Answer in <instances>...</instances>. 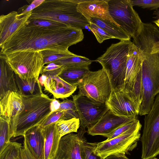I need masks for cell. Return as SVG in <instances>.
Segmentation results:
<instances>
[{
    "label": "cell",
    "mask_w": 159,
    "mask_h": 159,
    "mask_svg": "<svg viewBox=\"0 0 159 159\" xmlns=\"http://www.w3.org/2000/svg\"><path fill=\"white\" fill-rule=\"evenodd\" d=\"M84 38L82 30L70 27L50 28L27 23L0 47V54L31 50H68L69 47Z\"/></svg>",
    "instance_id": "cell-1"
},
{
    "label": "cell",
    "mask_w": 159,
    "mask_h": 159,
    "mask_svg": "<svg viewBox=\"0 0 159 159\" xmlns=\"http://www.w3.org/2000/svg\"><path fill=\"white\" fill-rule=\"evenodd\" d=\"M23 96L24 107L10 122L11 136L25 135L30 128L39 125L52 112L50 98L43 92Z\"/></svg>",
    "instance_id": "cell-2"
},
{
    "label": "cell",
    "mask_w": 159,
    "mask_h": 159,
    "mask_svg": "<svg viewBox=\"0 0 159 159\" xmlns=\"http://www.w3.org/2000/svg\"><path fill=\"white\" fill-rule=\"evenodd\" d=\"M81 0H44L32 11L29 19L50 20L64 24L69 27L82 30L90 22L77 10Z\"/></svg>",
    "instance_id": "cell-3"
},
{
    "label": "cell",
    "mask_w": 159,
    "mask_h": 159,
    "mask_svg": "<svg viewBox=\"0 0 159 159\" xmlns=\"http://www.w3.org/2000/svg\"><path fill=\"white\" fill-rule=\"evenodd\" d=\"M146 57L143 52L131 43L126 64L122 91L140 109L143 93L142 65Z\"/></svg>",
    "instance_id": "cell-4"
},
{
    "label": "cell",
    "mask_w": 159,
    "mask_h": 159,
    "mask_svg": "<svg viewBox=\"0 0 159 159\" xmlns=\"http://www.w3.org/2000/svg\"><path fill=\"white\" fill-rule=\"evenodd\" d=\"M132 42L129 39L113 43L95 60L110 74L113 89L121 90L123 89L127 59Z\"/></svg>",
    "instance_id": "cell-5"
},
{
    "label": "cell",
    "mask_w": 159,
    "mask_h": 159,
    "mask_svg": "<svg viewBox=\"0 0 159 159\" xmlns=\"http://www.w3.org/2000/svg\"><path fill=\"white\" fill-rule=\"evenodd\" d=\"M4 55L10 67L21 79L28 82L39 81L44 66L41 50H25Z\"/></svg>",
    "instance_id": "cell-6"
},
{
    "label": "cell",
    "mask_w": 159,
    "mask_h": 159,
    "mask_svg": "<svg viewBox=\"0 0 159 159\" xmlns=\"http://www.w3.org/2000/svg\"><path fill=\"white\" fill-rule=\"evenodd\" d=\"M78 87V93L100 103H106L113 89L110 75L103 67L97 71L89 70Z\"/></svg>",
    "instance_id": "cell-7"
},
{
    "label": "cell",
    "mask_w": 159,
    "mask_h": 159,
    "mask_svg": "<svg viewBox=\"0 0 159 159\" xmlns=\"http://www.w3.org/2000/svg\"><path fill=\"white\" fill-rule=\"evenodd\" d=\"M143 99L139 115L145 116L150 111L155 96L159 93V54L146 57L142 65Z\"/></svg>",
    "instance_id": "cell-8"
},
{
    "label": "cell",
    "mask_w": 159,
    "mask_h": 159,
    "mask_svg": "<svg viewBox=\"0 0 159 159\" xmlns=\"http://www.w3.org/2000/svg\"><path fill=\"white\" fill-rule=\"evenodd\" d=\"M142 159H151L159 154V93L149 113L145 115L143 134Z\"/></svg>",
    "instance_id": "cell-9"
},
{
    "label": "cell",
    "mask_w": 159,
    "mask_h": 159,
    "mask_svg": "<svg viewBox=\"0 0 159 159\" xmlns=\"http://www.w3.org/2000/svg\"><path fill=\"white\" fill-rule=\"evenodd\" d=\"M109 11L114 21L131 38L140 31L143 22L131 0H108Z\"/></svg>",
    "instance_id": "cell-10"
},
{
    "label": "cell",
    "mask_w": 159,
    "mask_h": 159,
    "mask_svg": "<svg viewBox=\"0 0 159 159\" xmlns=\"http://www.w3.org/2000/svg\"><path fill=\"white\" fill-rule=\"evenodd\" d=\"M142 125L139 122L136 125L120 135L110 140L96 143L93 150L95 155L104 159L111 155L129 154L137 146L140 137Z\"/></svg>",
    "instance_id": "cell-11"
},
{
    "label": "cell",
    "mask_w": 159,
    "mask_h": 159,
    "mask_svg": "<svg viewBox=\"0 0 159 159\" xmlns=\"http://www.w3.org/2000/svg\"><path fill=\"white\" fill-rule=\"evenodd\" d=\"M80 126L85 128L97 123L109 109L106 103L95 102L80 94L72 96Z\"/></svg>",
    "instance_id": "cell-12"
},
{
    "label": "cell",
    "mask_w": 159,
    "mask_h": 159,
    "mask_svg": "<svg viewBox=\"0 0 159 159\" xmlns=\"http://www.w3.org/2000/svg\"><path fill=\"white\" fill-rule=\"evenodd\" d=\"M85 128L80 126L77 134H67L60 139L55 159H86L82 145Z\"/></svg>",
    "instance_id": "cell-13"
},
{
    "label": "cell",
    "mask_w": 159,
    "mask_h": 159,
    "mask_svg": "<svg viewBox=\"0 0 159 159\" xmlns=\"http://www.w3.org/2000/svg\"><path fill=\"white\" fill-rule=\"evenodd\" d=\"M137 119V117L117 115L108 109L95 124L88 127L87 132L92 136L105 137L120 126Z\"/></svg>",
    "instance_id": "cell-14"
},
{
    "label": "cell",
    "mask_w": 159,
    "mask_h": 159,
    "mask_svg": "<svg viewBox=\"0 0 159 159\" xmlns=\"http://www.w3.org/2000/svg\"><path fill=\"white\" fill-rule=\"evenodd\" d=\"M32 11L18 14L12 11L0 16V47L14 33L23 27L31 16Z\"/></svg>",
    "instance_id": "cell-15"
},
{
    "label": "cell",
    "mask_w": 159,
    "mask_h": 159,
    "mask_svg": "<svg viewBox=\"0 0 159 159\" xmlns=\"http://www.w3.org/2000/svg\"><path fill=\"white\" fill-rule=\"evenodd\" d=\"M77 9L89 21L92 18H96L120 27L110 15L108 0H81L77 4Z\"/></svg>",
    "instance_id": "cell-16"
},
{
    "label": "cell",
    "mask_w": 159,
    "mask_h": 159,
    "mask_svg": "<svg viewBox=\"0 0 159 159\" xmlns=\"http://www.w3.org/2000/svg\"><path fill=\"white\" fill-rule=\"evenodd\" d=\"M106 104L109 109L117 115L137 117L139 114V111L133 102L119 89H113Z\"/></svg>",
    "instance_id": "cell-17"
},
{
    "label": "cell",
    "mask_w": 159,
    "mask_h": 159,
    "mask_svg": "<svg viewBox=\"0 0 159 159\" xmlns=\"http://www.w3.org/2000/svg\"><path fill=\"white\" fill-rule=\"evenodd\" d=\"M159 42V28L151 23H143L140 31L132 43L147 57L151 54L152 49Z\"/></svg>",
    "instance_id": "cell-18"
},
{
    "label": "cell",
    "mask_w": 159,
    "mask_h": 159,
    "mask_svg": "<svg viewBox=\"0 0 159 159\" xmlns=\"http://www.w3.org/2000/svg\"><path fill=\"white\" fill-rule=\"evenodd\" d=\"M0 118L8 120L23 109L22 95L18 92L8 91L0 99Z\"/></svg>",
    "instance_id": "cell-19"
},
{
    "label": "cell",
    "mask_w": 159,
    "mask_h": 159,
    "mask_svg": "<svg viewBox=\"0 0 159 159\" xmlns=\"http://www.w3.org/2000/svg\"><path fill=\"white\" fill-rule=\"evenodd\" d=\"M44 86L45 89L52 94L55 98H63L70 96L78 86L68 83L58 76H54L47 77Z\"/></svg>",
    "instance_id": "cell-20"
},
{
    "label": "cell",
    "mask_w": 159,
    "mask_h": 159,
    "mask_svg": "<svg viewBox=\"0 0 159 159\" xmlns=\"http://www.w3.org/2000/svg\"><path fill=\"white\" fill-rule=\"evenodd\" d=\"M27 146L37 159H44V139L39 125L29 129L24 136Z\"/></svg>",
    "instance_id": "cell-21"
},
{
    "label": "cell",
    "mask_w": 159,
    "mask_h": 159,
    "mask_svg": "<svg viewBox=\"0 0 159 159\" xmlns=\"http://www.w3.org/2000/svg\"><path fill=\"white\" fill-rule=\"evenodd\" d=\"M15 74L7 63L5 55L0 56V99L7 92H18L16 81Z\"/></svg>",
    "instance_id": "cell-22"
},
{
    "label": "cell",
    "mask_w": 159,
    "mask_h": 159,
    "mask_svg": "<svg viewBox=\"0 0 159 159\" xmlns=\"http://www.w3.org/2000/svg\"><path fill=\"white\" fill-rule=\"evenodd\" d=\"M44 139V159H55L60 137L56 123L42 128Z\"/></svg>",
    "instance_id": "cell-23"
},
{
    "label": "cell",
    "mask_w": 159,
    "mask_h": 159,
    "mask_svg": "<svg viewBox=\"0 0 159 159\" xmlns=\"http://www.w3.org/2000/svg\"><path fill=\"white\" fill-rule=\"evenodd\" d=\"M89 70L88 66H64L58 76L68 83L78 86Z\"/></svg>",
    "instance_id": "cell-24"
},
{
    "label": "cell",
    "mask_w": 159,
    "mask_h": 159,
    "mask_svg": "<svg viewBox=\"0 0 159 159\" xmlns=\"http://www.w3.org/2000/svg\"><path fill=\"white\" fill-rule=\"evenodd\" d=\"M90 22L96 24L102 28L114 39L120 41L130 39V36L120 27L110 22L96 18H92Z\"/></svg>",
    "instance_id": "cell-25"
},
{
    "label": "cell",
    "mask_w": 159,
    "mask_h": 159,
    "mask_svg": "<svg viewBox=\"0 0 159 159\" xmlns=\"http://www.w3.org/2000/svg\"><path fill=\"white\" fill-rule=\"evenodd\" d=\"M15 78L18 92L22 95L30 96L43 92L39 81L28 82L22 79L16 74Z\"/></svg>",
    "instance_id": "cell-26"
},
{
    "label": "cell",
    "mask_w": 159,
    "mask_h": 159,
    "mask_svg": "<svg viewBox=\"0 0 159 159\" xmlns=\"http://www.w3.org/2000/svg\"><path fill=\"white\" fill-rule=\"evenodd\" d=\"M56 125L61 138L69 134L77 132L80 126V121L79 118H73L60 120L56 123Z\"/></svg>",
    "instance_id": "cell-27"
},
{
    "label": "cell",
    "mask_w": 159,
    "mask_h": 159,
    "mask_svg": "<svg viewBox=\"0 0 159 159\" xmlns=\"http://www.w3.org/2000/svg\"><path fill=\"white\" fill-rule=\"evenodd\" d=\"M43 57L44 65L51 62L76 55L68 50L44 49L41 50Z\"/></svg>",
    "instance_id": "cell-28"
},
{
    "label": "cell",
    "mask_w": 159,
    "mask_h": 159,
    "mask_svg": "<svg viewBox=\"0 0 159 159\" xmlns=\"http://www.w3.org/2000/svg\"><path fill=\"white\" fill-rule=\"evenodd\" d=\"M93 61L89 58L76 55L67 58H64L53 62L63 66H88Z\"/></svg>",
    "instance_id": "cell-29"
},
{
    "label": "cell",
    "mask_w": 159,
    "mask_h": 159,
    "mask_svg": "<svg viewBox=\"0 0 159 159\" xmlns=\"http://www.w3.org/2000/svg\"><path fill=\"white\" fill-rule=\"evenodd\" d=\"M10 120L0 118V153L10 142Z\"/></svg>",
    "instance_id": "cell-30"
},
{
    "label": "cell",
    "mask_w": 159,
    "mask_h": 159,
    "mask_svg": "<svg viewBox=\"0 0 159 159\" xmlns=\"http://www.w3.org/2000/svg\"><path fill=\"white\" fill-rule=\"evenodd\" d=\"M22 146L16 142H10L0 153V159H16Z\"/></svg>",
    "instance_id": "cell-31"
},
{
    "label": "cell",
    "mask_w": 159,
    "mask_h": 159,
    "mask_svg": "<svg viewBox=\"0 0 159 159\" xmlns=\"http://www.w3.org/2000/svg\"><path fill=\"white\" fill-rule=\"evenodd\" d=\"M58 110L64 111L65 120L73 118H79L73 100L66 99L60 102V107Z\"/></svg>",
    "instance_id": "cell-32"
},
{
    "label": "cell",
    "mask_w": 159,
    "mask_h": 159,
    "mask_svg": "<svg viewBox=\"0 0 159 159\" xmlns=\"http://www.w3.org/2000/svg\"><path fill=\"white\" fill-rule=\"evenodd\" d=\"M27 23L30 25L50 28H58L69 27L58 22L41 19H29Z\"/></svg>",
    "instance_id": "cell-33"
},
{
    "label": "cell",
    "mask_w": 159,
    "mask_h": 159,
    "mask_svg": "<svg viewBox=\"0 0 159 159\" xmlns=\"http://www.w3.org/2000/svg\"><path fill=\"white\" fill-rule=\"evenodd\" d=\"M88 26L94 34L98 42L100 43H102L106 40L114 39L113 36L93 23L90 22Z\"/></svg>",
    "instance_id": "cell-34"
},
{
    "label": "cell",
    "mask_w": 159,
    "mask_h": 159,
    "mask_svg": "<svg viewBox=\"0 0 159 159\" xmlns=\"http://www.w3.org/2000/svg\"><path fill=\"white\" fill-rule=\"evenodd\" d=\"M62 120H65L64 111L58 110L51 112L39 125L43 128Z\"/></svg>",
    "instance_id": "cell-35"
},
{
    "label": "cell",
    "mask_w": 159,
    "mask_h": 159,
    "mask_svg": "<svg viewBox=\"0 0 159 159\" xmlns=\"http://www.w3.org/2000/svg\"><path fill=\"white\" fill-rule=\"evenodd\" d=\"M140 122L136 119L133 120L126 123L120 126L109 134L105 136L107 138L106 141L113 139L123 134L128 129L134 126Z\"/></svg>",
    "instance_id": "cell-36"
},
{
    "label": "cell",
    "mask_w": 159,
    "mask_h": 159,
    "mask_svg": "<svg viewBox=\"0 0 159 159\" xmlns=\"http://www.w3.org/2000/svg\"><path fill=\"white\" fill-rule=\"evenodd\" d=\"M64 66L51 62L43 67L41 73L47 77L49 76H58L61 72Z\"/></svg>",
    "instance_id": "cell-37"
},
{
    "label": "cell",
    "mask_w": 159,
    "mask_h": 159,
    "mask_svg": "<svg viewBox=\"0 0 159 159\" xmlns=\"http://www.w3.org/2000/svg\"><path fill=\"white\" fill-rule=\"evenodd\" d=\"M133 6H137L143 9L156 10L159 8V0H131Z\"/></svg>",
    "instance_id": "cell-38"
},
{
    "label": "cell",
    "mask_w": 159,
    "mask_h": 159,
    "mask_svg": "<svg viewBox=\"0 0 159 159\" xmlns=\"http://www.w3.org/2000/svg\"><path fill=\"white\" fill-rule=\"evenodd\" d=\"M96 145V143H89L86 140L83 143L82 146L86 159H102L100 157L94 153L93 150Z\"/></svg>",
    "instance_id": "cell-39"
},
{
    "label": "cell",
    "mask_w": 159,
    "mask_h": 159,
    "mask_svg": "<svg viewBox=\"0 0 159 159\" xmlns=\"http://www.w3.org/2000/svg\"><path fill=\"white\" fill-rule=\"evenodd\" d=\"M16 159H37L29 150L24 139L23 146Z\"/></svg>",
    "instance_id": "cell-40"
},
{
    "label": "cell",
    "mask_w": 159,
    "mask_h": 159,
    "mask_svg": "<svg viewBox=\"0 0 159 159\" xmlns=\"http://www.w3.org/2000/svg\"><path fill=\"white\" fill-rule=\"evenodd\" d=\"M44 0H34L32 1L29 5L24 6L25 7H22L18 14H24L31 11L42 3Z\"/></svg>",
    "instance_id": "cell-41"
},
{
    "label": "cell",
    "mask_w": 159,
    "mask_h": 159,
    "mask_svg": "<svg viewBox=\"0 0 159 159\" xmlns=\"http://www.w3.org/2000/svg\"><path fill=\"white\" fill-rule=\"evenodd\" d=\"M104 159H129L123 153L113 154L109 155Z\"/></svg>",
    "instance_id": "cell-42"
},
{
    "label": "cell",
    "mask_w": 159,
    "mask_h": 159,
    "mask_svg": "<svg viewBox=\"0 0 159 159\" xmlns=\"http://www.w3.org/2000/svg\"><path fill=\"white\" fill-rule=\"evenodd\" d=\"M60 106V102L55 98L53 99L51 103V108L52 112L59 110Z\"/></svg>",
    "instance_id": "cell-43"
},
{
    "label": "cell",
    "mask_w": 159,
    "mask_h": 159,
    "mask_svg": "<svg viewBox=\"0 0 159 159\" xmlns=\"http://www.w3.org/2000/svg\"><path fill=\"white\" fill-rule=\"evenodd\" d=\"M47 77L45 75L41 74V76L39 79V82L41 86H44V84Z\"/></svg>",
    "instance_id": "cell-44"
},
{
    "label": "cell",
    "mask_w": 159,
    "mask_h": 159,
    "mask_svg": "<svg viewBox=\"0 0 159 159\" xmlns=\"http://www.w3.org/2000/svg\"><path fill=\"white\" fill-rule=\"evenodd\" d=\"M153 53L159 54V42L156 43L154 46L151 54Z\"/></svg>",
    "instance_id": "cell-45"
},
{
    "label": "cell",
    "mask_w": 159,
    "mask_h": 159,
    "mask_svg": "<svg viewBox=\"0 0 159 159\" xmlns=\"http://www.w3.org/2000/svg\"><path fill=\"white\" fill-rule=\"evenodd\" d=\"M153 14L155 15V16L153 18L159 21V9H158L155 10L154 11Z\"/></svg>",
    "instance_id": "cell-46"
},
{
    "label": "cell",
    "mask_w": 159,
    "mask_h": 159,
    "mask_svg": "<svg viewBox=\"0 0 159 159\" xmlns=\"http://www.w3.org/2000/svg\"><path fill=\"white\" fill-rule=\"evenodd\" d=\"M159 28V21L156 20L153 21Z\"/></svg>",
    "instance_id": "cell-47"
},
{
    "label": "cell",
    "mask_w": 159,
    "mask_h": 159,
    "mask_svg": "<svg viewBox=\"0 0 159 159\" xmlns=\"http://www.w3.org/2000/svg\"><path fill=\"white\" fill-rule=\"evenodd\" d=\"M157 159V158H156L154 157V158H152V159Z\"/></svg>",
    "instance_id": "cell-48"
}]
</instances>
